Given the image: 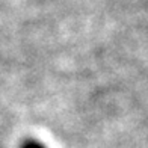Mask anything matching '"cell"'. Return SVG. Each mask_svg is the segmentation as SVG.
Listing matches in <instances>:
<instances>
[{"label": "cell", "mask_w": 148, "mask_h": 148, "mask_svg": "<svg viewBox=\"0 0 148 148\" xmlns=\"http://www.w3.org/2000/svg\"><path fill=\"white\" fill-rule=\"evenodd\" d=\"M21 148H45V147H44L42 144L36 142V140H26L24 145H23Z\"/></svg>", "instance_id": "1"}]
</instances>
